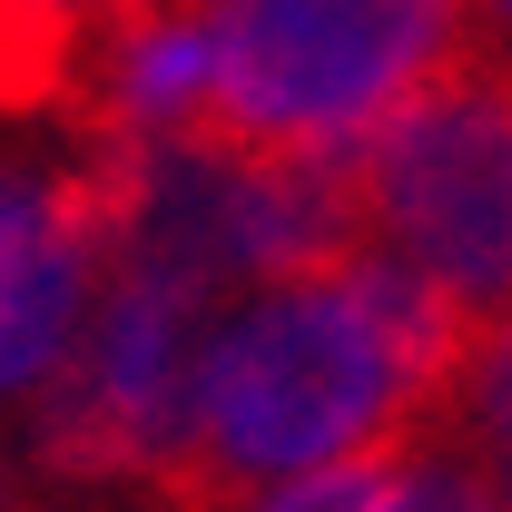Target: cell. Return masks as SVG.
Returning <instances> with one entry per match:
<instances>
[{
    "mask_svg": "<svg viewBox=\"0 0 512 512\" xmlns=\"http://www.w3.org/2000/svg\"><path fill=\"white\" fill-rule=\"evenodd\" d=\"M424 424L434 404L404 365L394 325L375 316L365 276L266 286V306L207 335L188 434L138 493L158 512H256L286 473L384 444V434H424Z\"/></svg>",
    "mask_w": 512,
    "mask_h": 512,
    "instance_id": "6da1fadb",
    "label": "cell"
},
{
    "mask_svg": "<svg viewBox=\"0 0 512 512\" xmlns=\"http://www.w3.org/2000/svg\"><path fill=\"white\" fill-rule=\"evenodd\" d=\"M483 0H207V109L178 148L207 158H355L483 69Z\"/></svg>",
    "mask_w": 512,
    "mask_h": 512,
    "instance_id": "7a4b0ae2",
    "label": "cell"
},
{
    "mask_svg": "<svg viewBox=\"0 0 512 512\" xmlns=\"http://www.w3.org/2000/svg\"><path fill=\"white\" fill-rule=\"evenodd\" d=\"M375 256L434 276L483 335L512 325V79L503 60L444 79L424 109L355 148Z\"/></svg>",
    "mask_w": 512,
    "mask_h": 512,
    "instance_id": "3957f363",
    "label": "cell"
},
{
    "mask_svg": "<svg viewBox=\"0 0 512 512\" xmlns=\"http://www.w3.org/2000/svg\"><path fill=\"white\" fill-rule=\"evenodd\" d=\"M207 296L158 286V276H109L99 316H79L69 355L40 394V463L60 483H148L197 404V355H207Z\"/></svg>",
    "mask_w": 512,
    "mask_h": 512,
    "instance_id": "277c9868",
    "label": "cell"
},
{
    "mask_svg": "<svg viewBox=\"0 0 512 512\" xmlns=\"http://www.w3.org/2000/svg\"><path fill=\"white\" fill-rule=\"evenodd\" d=\"M99 286V256L69 217L60 178H0V394L40 384L79 335V306Z\"/></svg>",
    "mask_w": 512,
    "mask_h": 512,
    "instance_id": "5b68a950",
    "label": "cell"
},
{
    "mask_svg": "<svg viewBox=\"0 0 512 512\" xmlns=\"http://www.w3.org/2000/svg\"><path fill=\"white\" fill-rule=\"evenodd\" d=\"M414 453H424V434H384V444L325 453V463H306V473H286L256 512H394Z\"/></svg>",
    "mask_w": 512,
    "mask_h": 512,
    "instance_id": "8992f818",
    "label": "cell"
},
{
    "mask_svg": "<svg viewBox=\"0 0 512 512\" xmlns=\"http://www.w3.org/2000/svg\"><path fill=\"white\" fill-rule=\"evenodd\" d=\"M453 444H463V463L512 503V325L483 345V365L453 394Z\"/></svg>",
    "mask_w": 512,
    "mask_h": 512,
    "instance_id": "52a82bcc",
    "label": "cell"
},
{
    "mask_svg": "<svg viewBox=\"0 0 512 512\" xmlns=\"http://www.w3.org/2000/svg\"><path fill=\"white\" fill-rule=\"evenodd\" d=\"M394 512H503V493L463 463V453H414V473H404V493H394Z\"/></svg>",
    "mask_w": 512,
    "mask_h": 512,
    "instance_id": "ba28073f",
    "label": "cell"
},
{
    "mask_svg": "<svg viewBox=\"0 0 512 512\" xmlns=\"http://www.w3.org/2000/svg\"><path fill=\"white\" fill-rule=\"evenodd\" d=\"M483 10H493V20H512V0H483Z\"/></svg>",
    "mask_w": 512,
    "mask_h": 512,
    "instance_id": "9c48e42d",
    "label": "cell"
},
{
    "mask_svg": "<svg viewBox=\"0 0 512 512\" xmlns=\"http://www.w3.org/2000/svg\"><path fill=\"white\" fill-rule=\"evenodd\" d=\"M0 512H20V503H10V473H0Z\"/></svg>",
    "mask_w": 512,
    "mask_h": 512,
    "instance_id": "30bf717a",
    "label": "cell"
},
{
    "mask_svg": "<svg viewBox=\"0 0 512 512\" xmlns=\"http://www.w3.org/2000/svg\"><path fill=\"white\" fill-rule=\"evenodd\" d=\"M503 79H512V69H503Z\"/></svg>",
    "mask_w": 512,
    "mask_h": 512,
    "instance_id": "8fae6325",
    "label": "cell"
}]
</instances>
